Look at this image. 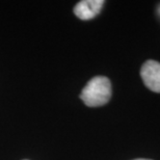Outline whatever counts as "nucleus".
<instances>
[{
    "instance_id": "nucleus-1",
    "label": "nucleus",
    "mask_w": 160,
    "mask_h": 160,
    "mask_svg": "<svg viewBox=\"0 0 160 160\" xmlns=\"http://www.w3.org/2000/svg\"><path fill=\"white\" fill-rule=\"evenodd\" d=\"M111 97V84L104 76L92 78L83 88L80 98L86 106L98 107L106 104Z\"/></svg>"
},
{
    "instance_id": "nucleus-2",
    "label": "nucleus",
    "mask_w": 160,
    "mask_h": 160,
    "mask_svg": "<svg viewBox=\"0 0 160 160\" xmlns=\"http://www.w3.org/2000/svg\"><path fill=\"white\" fill-rule=\"evenodd\" d=\"M140 76L150 91L160 92V63L155 60H147L140 70Z\"/></svg>"
},
{
    "instance_id": "nucleus-3",
    "label": "nucleus",
    "mask_w": 160,
    "mask_h": 160,
    "mask_svg": "<svg viewBox=\"0 0 160 160\" xmlns=\"http://www.w3.org/2000/svg\"><path fill=\"white\" fill-rule=\"evenodd\" d=\"M103 4V0H83L75 5L74 14L81 20H91L100 12Z\"/></svg>"
},
{
    "instance_id": "nucleus-4",
    "label": "nucleus",
    "mask_w": 160,
    "mask_h": 160,
    "mask_svg": "<svg viewBox=\"0 0 160 160\" xmlns=\"http://www.w3.org/2000/svg\"><path fill=\"white\" fill-rule=\"evenodd\" d=\"M135 160H150V159H135Z\"/></svg>"
},
{
    "instance_id": "nucleus-5",
    "label": "nucleus",
    "mask_w": 160,
    "mask_h": 160,
    "mask_svg": "<svg viewBox=\"0 0 160 160\" xmlns=\"http://www.w3.org/2000/svg\"><path fill=\"white\" fill-rule=\"evenodd\" d=\"M159 11H160V9H159Z\"/></svg>"
}]
</instances>
